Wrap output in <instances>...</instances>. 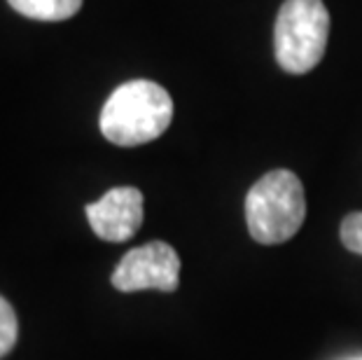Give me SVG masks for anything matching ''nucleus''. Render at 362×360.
<instances>
[{"label":"nucleus","instance_id":"f257e3e1","mask_svg":"<svg viewBox=\"0 0 362 360\" xmlns=\"http://www.w3.org/2000/svg\"><path fill=\"white\" fill-rule=\"evenodd\" d=\"M173 120V101L161 84L129 80L107 96L101 110V134L119 148H136L166 132Z\"/></svg>","mask_w":362,"mask_h":360},{"label":"nucleus","instance_id":"20e7f679","mask_svg":"<svg viewBox=\"0 0 362 360\" xmlns=\"http://www.w3.org/2000/svg\"><path fill=\"white\" fill-rule=\"evenodd\" d=\"M180 281V257L164 241H150L129 250L112 272V286L119 293L161 290L173 293Z\"/></svg>","mask_w":362,"mask_h":360},{"label":"nucleus","instance_id":"7ed1b4c3","mask_svg":"<svg viewBox=\"0 0 362 360\" xmlns=\"http://www.w3.org/2000/svg\"><path fill=\"white\" fill-rule=\"evenodd\" d=\"M327 35L329 12L322 0H285L274 28L276 61L290 75L309 73L325 54Z\"/></svg>","mask_w":362,"mask_h":360},{"label":"nucleus","instance_id":"39448f33","mask_svg":"<svg viewBox=\"0 0 362 360\" xmlns=\"http://www.w3.org/2000/svg\"><path fill=\"white\" fill-rule=\"evenodd\" d=\"M84 211L98 239L124 243L143 225V192L136 187H112Z\"/></svg>","mask_w":362,"mask_h":360},{"label":"nucleus","instance_id":"0eeeda50","mask_svg":"<svg viewBox=\"0 0 362 360\" xmlns=\"http://www.w3.org/2000/svg\"><path fill=\"white\" fill-rule=\"evenodd\" d=\"M19 337V320L12 304L0 295V358H5L14 349Z\"/></svg>","mask_w":362,"mask_h":360},{"label":"nucleus","instance_id":"1a4fd4ad","mask_svg":"<svg viewBox=\"0 0 362 360\" xmlns=\"http://www.w3.org/2000/svg\"><path fill=\"white\" fill-rule=\"evenodd\" d=\"M356 360H362V358H356Z\"/></svg>","mask_w":362,"mask_h":360},{"label":"nucleus","instance_id":"423d86ee","mask_svg":"<svg viewBox=\"0 0 362 360\" xmlns=\"http://www.w3.org/2000/svg\"><path fill=\"white\" fill-rule=\"evenodd\" d=\"M14 12L35 21H66L75 17L82 0H7Z\"/></svg>","mask_w":362,"mask_h":360},{"label":"nucleus","instance_id":"6e6552de","mask_svg":"<svg viewBox=\"0 0 362 360\" xmlns=\"http://www.w3.org/2000/svg\"><path fill=\"white\" fill-rule=\"evenodd\" d=\"M339 236H341L344 246L351 252L362 255V211H356V213H351V216L344 218L341 229H339Z\"/></svg>","mask_w":362,"mask_h":360},{"label":"nucleus","instance_id":"f03ea898","mask_svg":"<svg viewBox=\"0 0 362 360\" xmlns=\"http://www.w3.org/2000/svg\"><path fill=\"white\" fill-rule=\"evenodd\" d=\"M306 220L304 185L288 168L264 173L245 197L248 232L262 246L290 241Z\"/></svg>","mask_w":362,"mask_h":360}]
</instances>
